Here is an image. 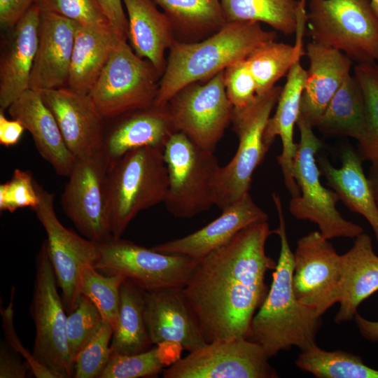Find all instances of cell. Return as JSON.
Returning a JSON list of instances; mask_svg holds the SVG:
<instances>
[{
    "label": "cell",
    "mask_w": 378,
    "mask_h": 378,
    "mask_svg": "<svg viewBox=\"0 0 378 378\" xmlns=\"http://www.w3.org/2000/svg\"><path fill=\"white\" fill-rule=\"evenodd\" d=\"M272 233L267 220L253 223L197 260L183 291L206 343L247 338L269 290L265 274L276 265L265 252Z\"/></svg>",
    "instance_id": "cell-1"
},
{
    "label": "cell",
    "mask_w": 378,
    "mask_h": 378,
    "mask_svg": "<svg viewBox=\"0 0 378 378\" xmlns=\"http://www.w3.org/2000/svg\"><path fill=\"white\" fill-rule=\"evenodd\" d=\"M272 197L279 217V226L272 232L279 237L280 253L272 284L247 335L263 348L270 358L292 346L302 351L316 344L321 326V316L302 304L294 294L293 253L288 241L281 200L276 192Z\"/></svg>",
    "instance_id": "cell-2"
},
{
    "label": "cell",
    "mask_w": 378,
    "mask_h": 378,
    "mask_svg": "<svg viewBox=\"0 0 378 378\" xmlns=\"http://www.w3.org/2000/svg\"><path fill=\"white\" fill-rule=\"evenodd\" d=\"M276 38L275 31L264 30L260 22L242 21L227 22L215 34L197 42L176 41L169 49L154 105H166L186 86L209 80Z\"/></svg>",
    "instance_id": "cell-3"
},
{
    "label": "cell",
    "mask_w": 378,
    "mask_h": 378,
    "mask_svg": "<svg viewBox=\"0 0 378 378\" xmlns=\"http://www.w3.org/2000/svg\"><path fill=\"white\" fill-rule=\"evenodd\" d=\"M164 148L132 150L109 164L106 178V212L111 232L121 237L141 211L164 203L168 173Z\"/></svg>",
    "instance_id": "cell-4"
},
{
    "label": "cell",
    "mask_w": 378,
    "mask_h": 378,
    "mask_svg": "<svg viewBox=\"0 0 378 378\" xmlns=\"http://www.w3.org/2000/svg\"><path fill=\"white\" fill-rule=\"evenodd\" d=\"M163 155L168 173L164 204L179 218H191L216 202V181L220 169L214 151L198 146L182 132H174Z\"/></svg>",
    "instance_id": "cell-5"
},
{
    "label": "cell",
    "mask_w": 378,
    "mask_h": 378,
    "mask_svg": "<svg viewBox=\"0 0 378 378\" xmlns=\"http://www.w3.org/2000/svg\"><path fill=\"white\" fill-rule=\"evenodd\" d=\"M312 42L352 61L378 63V16L370 0H307Z\"/></svg>",
    "instance_id": "cell-6"
},
{
    "label": "cell",
    "mask_w": 378,
    "mask_h": 378,
    "mask_svg": "<svg viewBox=\"0 0 378 378\" xmlns=\"http://www.w3.org/2000/svg\"><path fill=\"white\" fill-rule=\"evenodd\" d=\"M296 124L300 137L293 174L300 195L291 197L290 214L297 219L316 223L320 233L328 240L341 237H357L364 232L363 227L342 217L336 208L340 197L321 183L316 155L321 142L313 132L314 127L300 114Z\"/></svg>",
    "instance_id": "cell-7"
},
{
    "label": "cell",
    "mask_w": 378,
    "mask_h": 378,
    "mask_svg": "<svg viewBox=\"0 0 378 378\" xmlns=\"http://www.w3.org/2000/svg\"><path fill=\"white\" fill-rule=\"evenodd\" d=\"M46 240L36 257L30 314L35 326L32 355L56 378L74 377V361L68 346L66 309L58 291Z\"/></svg>",
    "instance_id": "cell-8"
},
{
    "label": "cell",
    "mask_w": 378,
    "mask_h": 378,
    "mask_svg": "<svg viewBox=\"0 0 378 378\" xmlns=\"http://www.w3.org/2000/svg\"><path fill=\"white\" fill-rule=\"evenodd\" d=\"M282 88L274 86L266 93L256 94L245 106L233 107L231 123L239 145L232 159L220 167L218 175L216 205L220 210L249 192L253 174L267 153L263 134Z\"/></svg>",
    "instance_id": "cell-9"
},
{
    "label": "cell",
    "mask_w": 378,
    "mask_h": 378,
    "mask_svg": "<svg viewBox=\"0 0 378 378\" xmlns=\"http://www.w3.org/2000/svg\"><path fill=\"white\" fill-rule=\"evenodd\" d=\"M127 41H118L88 94L105 120L150 107L158 95L160 76L153 64L139 57Z\"/></svg>",
    "instance_id": "cell-10"
},
{
    "label": "cell",
    "mask_w": 378,
    "mask_h": 378,
    "mask_svg": "<svg viewBox=\"0 0 378 378\" xmlns=\"http://www.w3.org/2000/svg\"><path fill=\"white\" fill-rule=\"evenodd\" d=\"M197 260L166 254L131 241L112 236L99 243L94 267L105 274H117L132 280L145 290L183 288Z\"/></svg>",
    "instance_id": "cell-11"
},
{
    "label": "cell",
    "mask_w": 378,
    "mask_h": 378,
    "mask_svg": "<svg viewBox=\"0 0 378 378\" xmlns=\"http://www.w3.org/2000/svg\"><path fill=\"white\" fill-rule=\"evenodd\" d=\"M167 106L175 132L214 151L231 123L233 111L225 92L224 70L203 83L186 86Z\"/></svg>",
    "instance_id": "cell-12"
},
{
    "label": "cell",
    "mask_w": 378,
    "mask_h": 378,
    "mask_svg": "<svg viewBox=\"0 0 378 378\" xmlns=\"http://www.w3.org/2000/svg\"><path fill=\"white\" fill-rule=\"evenodd\" d=\"M269 356L247 338L216 341L189 352L163 370L164 378H276Z\"/></svg>",
    "instance_id": "cell-13"
},
{
    "label": "cell",
    "mask_w": 378,
    "mask_h": 378,
    "mask_svg": "<svg viewBox=\"0 0 378 378\" xmlns=\"http://www.w3.org/2000/svg\"><path fill=\"white\" fill-rule=\"evenodd\" d=\"M39 203L32 210L47 234V245L66 314L80 296V279L83 267H94L99 256V243L65 227L55 210V195L36 182Z\"/></svg>",
    "instance_id": "cell-14"
},
{
    "label": "cell",
    "mask_w": 378,
    "mask_h": 378,
    "mask_svg": "<svg viewBox=\"0 0 378 378\" xmlns=\"http://www.w3.org/2000/svg\"><path fill=\"white\" fill-rule=\"evenodd\" d=\"M108 168L102 151L76 158L61 195L62 209L77 230L98 243L113 236L106 212Z\"/></svg>",
    "instance_id": "cell-15"
},
{
    "label": "cell",
    "mask_w": 378,
    "mask_h": 378,
    "mask_svg": "<svg viewBox=\"0 0 378 378\" xmlns=\"http://www.w3.org/2000/svg\"><path fill=\"white\" fill-rule=\"evenodd\" d=\"M342 257L319 231L303 236L293 253V289L304 306L322 316L338 303Z\"/></svg>",
    "instance_id": "cell-16"
},
{
    "label": "cell",
    "mask_w": 378,
    "mask_h": 378,
    "mask_svg": "<svg viewBox=\"0 0 378 378\" xmlns=\"http://www.w3.org/2000/svg\"><path fill=\"white\" fill-rule=\"evenodd\" d=\"M76 158L102 151L106 120L88 94L65 87L38 91Z\"/></svg>",
    "instance_id": "cell-17"
},
{
    "label": "cell",
    "mask_w": 378,
    "mask_h": 378,
    "mask_svg": "<svg viewBox=\"0 0 378 378\" xmlns=\"http://www.w3.org/2000/svg\"><path fill=\"white\" fill-rule=\"evenodd\" d=\"M144 298L153 344H174L191 352L207 344L183 288L145 290Z\"/></svg>",
    "instance_id": "cell-18"
},
{
    "label": "cell",
    "mask_w": 378,
    "mask_h": 378,
    "mask_svg": "<svg viewBox=\"0 0 378 378\" xmlns=\"http://www.w3.org/2000/svg\"><path fill=\"white\" fill-rule=\"evenodd\" d=\"M77 25L73 20L41 10L30 89L41 91L68 87Z\"/></svg>",
    "instance_id": "cell-19"
},
{
    "label": "cell",
    "mask_w": 378,
    "mask_h": 378,
    "mask_svg": "<svg viewBox=\"0 0 378 378\" xmlns=\"http://www.w3.org/2000/svg\"><path fill=\"white\" fill-rule=\"evenodd\" d=\"M39 6H31L9 31L0 58V107L5 111L30 89L38 44Z\"/></svg>",
    "instance_id": "cell-20"
},
{
    "label": "cell",
    "mask_w": 378,
    "mask_h": 378,
    "mask_svg": "<svg viewBox=\"0 0 378 378\" xmlns=\"http://www.w3.org/2000/svg\"><path fill=\"white\" fill-rule=\"evenodd\" d=\"M221 211L222 214L218 218L204 227L151 248L197 260L227 244L247 226L268 220L267 214L254 202L249 192Z\"/></svg>",
    "instance_id": "cell-21"
},
{
    "label": "cell",
    "mask_w": 378,
    "mask_h": 378,
    "mask_svg": "<svg viewBox=\"0 0 378 378\" xmlns=\"http://www.w3.org/2000/svg\"><path fill=\"white\" fill-rule=\"evenodd\" d=\"M114 119L115 122L106 130L102 148L109 164L136 148H164L170 136L175 132L167 104H153Z\"/></svg>",
    "instance_id": "cell-22"
},
{
    "label": "cell",
    "mask_w": 378,
    "mask_h": 378,
    "mask_svg": "<svg viewBox=\"0 0 378 378\" xmlns=\"http://www.w3.org/2000/svg\"><path fill=\"white\" fill-rule=\"evenodd\" d=\"M27 130L41 156L59 176L68 177L76 158L67 148L57 122L40 93L29 89L8 108Z\"/></svg>",
    "instance_id": "cell-23"
},
{
    "label": "cell",
    "mask_w": 378,
    "mask_h": 378,
    "mask_svg": "<svg viewBox=\"0 0 378 378\" xmlns=\"http://www.w3.org/2000/svg\"><path fill=\"white\" fill-rule=\"evenodd\" d=\"M307 70L296 61L290 69L282 88L274 115L270 117L263 134V143L268 151L274 139L281 140L282 151L277 157L284 183L291 197L300 195V189L293 178V169L298 151L293 140V129L300 114L302 94L305 85Z\"/></svg>",
    "instance_id": "cell-24"
},
{
    "label": "cell",
    "mask_w": 378,
    "mask_h": 378,
    "mask_svg": "<svg viewBox=\"0 0 378 378\" xmlns=\"http://www.w3.org/2000/svg\"><path fill=\"white\" fill-rule=\"evenodd\" d=\"M309 61L302 94L300 115L314 127L331 99L350 74L352 60L342 52L309 43Z\"/></svg>",
    "instance_id": "cell-25"
},
{
    "label": "cell",
    "mask_w": 378,
    "mask_h": 378,
    "mask_svg": "<svg viewBox=\"0 0 378 378\" xmlns=\"http://www.w3.org/2000/svg\"><path fill=\"white\" fill-rule=\"evenodd\" d=\"M126 8L130 45L141 58L149 60L162 76L165 52L176 41L171 22L153 0H122Z\"/></svg>",
    "instance_id": "cell-26"
},
{
    "label": "cell",
    "mask_w": 378,
    "mask_h": 378,
    "mask_svg": "<svg viewBox=\"0 0 378 378\" xmlns=\"http://www.w3.org/2000/svg\"><path fill=\"white\" fill-rule=\"evenodd\" d=\"M341 257L342 276L340 308L335 317L337 323L353 320L359 305L378 290V255L368 234L363 232L356 237L352 247Z\"/></svg>",
    "instance_id": "cell-27"
},
{
    "label": "cell",
    "mask_w": 378,
    "mask_h": 378,
    "mask_svg": "<svg viewBox=\"0 0 378 378\" xmlns=\"http://www.w3.org/2000/svg\"><path fill=\"white\" fill-rule=\"evenodd\" d=\"M362 161L358 153L347 148L342 155L340 167H335L325 158L319 159V165L327 185L337 192L346 206L368 220L378 242V207Z\"/></svg>",
    "instance_id": "cell-28"
},
{
    "label": "cell",
    "mask_w": 378,
    "mask_h": 378,
    "mask_svg": "<svg viewBox=\"0 0 378 378\" xmlns=\"http://www.w3.org/2000/svg\"><path fill=\"white\" fill-rule=\"evenodd\" d=\"M120 38H122L115 31H102L78 24L68 87L89 94Z\"/></svg>",
    "instance_id": "cell-29"
},
{
    "label": "cell",
    "mask_w": 378,
    "mask_h": 378,
    "mask_svg": "<svg viewBox=\"0 0 378 378\" xmlns=\"http://www.w3.org/2000/svg\"><path fill=\"white\" fill-rule=\"evenodd\" d=\"M172 23L176 41L197 42L226 23L220 0H153Z\"/></svg>",
    "instance_id": "cell-30"
},
{
    "label": "cell",
    "mask_w": 378,
    "mask_h": 378,
    "mask_svg": "<svg viewBox=\"0 0 378 378\" xmlns=\"http://www.w3.org/2000/svg\"><path fill=\"white\" fill-rule=\"evenodd\" d=\"M145 290L125 279L120 286L118 320L111 342V352L136 354L153 344L145 316Z\"/></svg>",
    "instance_id": "cell-31"
},
{
    "label": "cell",
    "mask_w": 378,
    "mask_h": 378,
    "mask_svg": "<svg viewBox=\"0 0 378 378\" xmlns=\"http://www.w3.org/2000/svg\"><path fill=\"white\" fill-rule=\"evenodd\" d=\"M365 106L354 76L348 75L318 119L316 127L323 134L348 136L359 142L365 131Z\"/></svg>",
    "instance_id": "cell-32"
},
{
    "label": "cell",
    "mask_w": 378,
    "mask_h": 378,
    "mask_svg": "<svg viewBox=\"0 0 378 378\" xmlns=\"http://www.w3.org/2000/svg\"><path fill=\"white\" fill-rule=\"evenodd\" d=\"M227 22H264L286 35L296 33L300 1L297 0H220Z\"/></svg>",
    "instance_id": "cell-33"
},
{
    "label": "cell",
    "mask_w": 378,
    "mask_h": 378,
    "mask_svg": "<svg viewBox=\"0 0 378 378\" xmlns=\"http://www.w3.org/2000/svg\"><path fill=\"white\" fill-rule=\"evenodd\" d=\"M295 365L318 378H378V370L349 352L328 351L317 344L300 351Z\"/></svg>",
    "instance_id": "cell-34"
},
{
    "label": "cell",
    "mask_w": 378,
    "mask_h": 378,
    "mask_svg": "<svg viewBox=\"0 0 378 378\" xmlns=\"http://www.w3.org/2000/svg\"><path fill=\"white\" fill-rule=\"evenodd\" d=\"M304 54L302 46L275 41L254 50L246 57V61L256 83V94H262L272 90Z\"/></svg>",
    "instance_id": "cell-35"
},
{
    "label": "cell",
    "mask_w": 378,
    "mask_h": 378,
    "mask_svg": "<svg viewBox=\"0 0 378 378\" xmlns=\"http://www.w3.org/2000/svg\"><path fill=\"white\" fill-rule=\"evenodd\" d=\"M354 77L359 83L365 106V131L358 142L362 160L378 163V63L357 64Z\"/></svg>",
    "instance_id": "cell-36"
},
{
    "label": "cell",
    "mask_w": 378,
    "mask_h": 378,
    "mask_svg": "<svg viewBox=\"0 0 378 378\" xmlns=\"http://www.w3.org/2000/svg\"><path fill=\"white\" fill-rule=\"evenodd\" d=\"M125 277L105 274L91 265L83 267L80 279V294L88 298L100 312L104 321L116 328L118 320L120 286Z\"/></svg>",
    "instance_id": "cell-37"
},
{
    "label": "cell",
    "mask_w": 378,
    "mask_h": 378,
    "mask_svg": "<svg viewBox=\"0 0 378 378\" xmlns=\"http://www.w3.org/2000/svg\"><path fill=\"white\" fill-rule=\"evenodd\" d=\"M136 354L111 352L108 362L99 378H139L157 376L167 363L160 345Z\"/></svg>",
    "instance_id": "cell-38"
},
{
    "label": "cell",
    "mask_w": 378,
    "mask_h": 378,
    "mask_svg": "<svg viewBox=\"0 0 378 378\" xmlns=\"http://www.w3.org/2000/svg\"><path fill=\"white\" fill-rule=\"evenodd\" d=\"M104 322L95 304L80 295L74 308L67 314L66 337L70 355L74 360L96 335Z\"/></svg>",
    "instance_id": "cell-39"
},
{
    "label": "cell",
    "mask_w": 378,
    "mask_h": 378,
    "mask_svg": "<svg viewBox=\"0 0 378 378\" xmlns=\"http://www.w3.org/2000/svg\"><path fill=\"white\" fill-rule=\"evenodd\" d=\"M41 10L60 15L92 29L115 31L96 0H35Z\"/></svg>",
    "instance_id": "cell-40"
},
{
    "label": "cell",
    "mask_w": 378,
    "mask_h": 378,
    "mask_svg": "<svg viewBox=\"0 0 378 378\" xmlns=\"http://www.w3.org/2000/svg\"><path fill=\"white\" fill-rule=\"evenodd\" d=\"M113 334L111 325L104 321L99 331L75 358L74 377L99 378L109 360Z\"/></svg>",
    "instance_id": "cell-41"
},
{
    "label": "cell",
    "mask_w": 378,
    "mask_h": 378,
    "mask_svg": "<svg viewBox=\"0 0 378 378\" xmlns=\"http://www.w3.org/2000/svg\"><path fill=\"white\" fill-rule=\"evenodd\" d=\"M36 181L29 171L15 169L8 181L0 185V210L10 213L24 207L32 209L39 203Z\"/></svg>",
    "instance_id": "cell-42"
},
{
    "label": "cell",
    "mask_w": 378,
    "mask_h": 378,
    "mask_svg": "<svg viewBox=\"0 0 378 378\" xmlns=\"http://www.w3.org/2000/svg\"><path fill=\"white\" fill-rule=\"evenodd\" d=\"M226 94L234 108L249 104L256 96V83L246 58L237 61L224 70Z\"/></svg>",
    "instance_id": "cell-43"
},
{
    "label": "cell",
    "mask_w": 378,
    "mask_h": 378,
    "mask_svg": "<svg viewBox=\"0 0 378 378\" xmlns=\"http://www.w3.org/2000/svg\"><path fill=\"white\" fill-rule=\"evenodd\" d=\"M15 293V288L13 286L9 304L6 307H1L0 310L6 342L29 363L31 373L36 378H56L50 370L34 358L32 353H30L24 347L19 337L16 334L14 326Z\"/></svg>",
    "instance_id": "cell-44"
},
{
    "label": "cell",
    "mask_w": 378,
    "mask_h": 378,
    "mask_svg": "<svg viewBox=\"0 0 378 378\" xmlns=\"http://www.w3.org/2000/svg\"><path fill=\"white\" fill-rule=\"evenodd\" d=\"M31 372L29 363L6 342L0 346V378H25Z\"/></svg>",
    "instance_id": "cell-45"
},
{
    "label": "cell",
    "mask_w": 378,
    "mask_h": 378,
    "mask_svg": "<svg viewBox=\"0 0 378 378\" xmlns=\"http://www.w3.org/2000/svg\"><path fill=\"white\" fill-rule=\"evenodd\" d=\"M115 31L122 38L127 40L128 22L123 8L122 0H96Z\"/></svg>",
    "instance_id": "cell-46"
},
{
    "label": "cell",
    "mask_w": 378,
    "mask_h": 378,
    "mask_svg": "<svg viewBox=\"0 0 378 378\" xmlns=\"http://www.w3.org/2000/svg\"><path fill=\"white\" fill-rule=\"evenodd\" d=\"M35 0H0V25L4 30L11 29Z\"/></svg>",
    "instance_id": "cell-47"
},
{
    "label": "cell",
    "mask_w": 378,
    "mask_h": 378,
    "mask_svg": "<svg viewBox=\"0 0 378 378\" xmlns=\"http://www.w3.org/2000/svg\"><path fill=\"white\" fill-rule=\"evenodd\" d=\"M23 125L18 120L8 119L4 111L0 109V144L9 147L16 145L20 140L24 131Z\"/></svg>",
    "instance_id": "cell-48"
},
{
    "label": "cell",
    "mask_w": 378,
    "mask_h": 378,
    "mask_svg": "<svg viewBox=\"0 0 378 378\" xmlns=\"http://www.w3.org/2000/svg\"><path fill=\"white\" fill-rule=\"evenodd\" d=\"M354 319L363 338L371 342H378V321L368 320L358 313Z\"/></svg>",
    "instance_id": "cell-49"
},
{
    "label": "cell",
    "mask_w": 378,
    "mask_h": 378,
    "mask_svg": "<svg viewBox=\"0 0 378 378\" xmlns=\"http://www.w3.org/2000/svg\"><path fill=\"white\" fill-rule=\"evenodd\" d=\"M368 178L378 207V163L372 164Z\"/></svg>",
    "instance_id": "cell-50"
},
{
    "label": "cell",
    "mask_w": 378,
    "mask_h": 378,
    "mask_svg": "<svg viewBox=\"0 0 378 378\" xmlns=\"http://www.w3.org/2000/svg\"><path fill=\"white\" fill-rule=\"evenodd\" d=\"M372 9L378 16V0H370Z\"/></svg>",
    "instance_id": "cell-51"
}]
</instances>
